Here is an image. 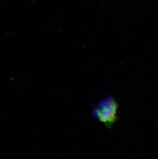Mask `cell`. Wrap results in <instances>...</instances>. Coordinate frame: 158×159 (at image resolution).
<instances>
[{"label": "cell", "instance_id": "6da1fadb", "mask_svg": "<svg viewBox=\"0 0 158 159\" xmlns=\"http://www.w3.org/2000/svg\"><path fill=\"white\" fill-rule=\"evenodd\" d=\"M118 111L119 103L115 98L107 96L99 101L94 107L92 115L98 122L107 127H111L118 120Z\"/></svg>", "mask_w": 158, "mask_h": 159}]
</instances>
